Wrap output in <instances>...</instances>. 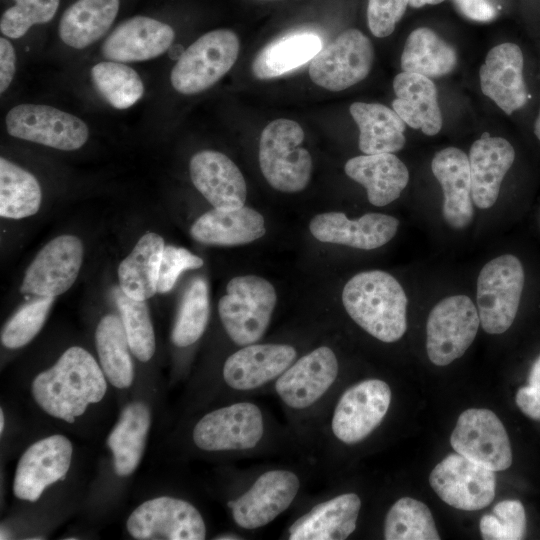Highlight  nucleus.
I'll list each match as a JSON object with an SVG mask.
<instances>
[{"label":"nucleus","instance_id":"nucleus-1","mask_svg":"<svg viewBox=\"0 0 540 540\" xmlns=\"http://www.w3.org/2000/svg\"><path fill=\"white\" fill-rule=\"evenodd\" d=\"M31 391L38 406L52 417L73 423L107 391L106 376L84 348H68L49 369L33 380Z\"/></svg>","mask_w":540,"mask_h":540},{"label":"nucleus","instance_id":"nucleus-2","mask_svg":"<svg viewBox=\"0 0 540 540\" xmlns=\"http://www.w3.org/2000/svg\"><path fill=\"white\" fill-rule=\"evenodd\" d=\"M341 297L351 319L379 341L393 343L405 334L408 299L391 274L360 272L348 280Z\"/></svg>","mask_w":540,"mask_h":540},{"label":"nucleus","instance_id":"nucleus-3","mask_svg":"<svg viewBox=\"0 0 540 540\" xmlns=\"http://www.w3.org/2000/svg\"><path fill=\"white\" fill-rule=\"evenodd\" d=\"M218 302L221 323L238 346L257 343L265 334L277 303L274 286L256 275L232 278Z\"/></svg>","mask_w":540,"mask_h":540},{"label":"nucleus","instance_id":"nucleus-4","mask_svg":"<svg viewBox=\"0 0 540 540\" xmlns=\"http://www.w3.org/2000/svg\"><path fill=\"white\" fill-rule=\"evenodd\" d=\"M304 131L293 120L279 118L268 123L259 140V164L269 185L281 192L296 193L306 188L312 172V158L300 147Z\"/></svg>","mask_w":540,"mask_h":540},{"label":"nucleus","instance_id":"nucleus-5","mask_svg":"<svg viewBox=\"0 0 540 540\" xmlns=\"http://www.w3.org/2000/svg\"><path fill=\"white\" fill-rule=\"evenodd\" d=\"M525 273L512 254L487 262L477 279L476 307L480 325L488 334H502L513 324L521 301Z\"/></svg>","mask_w":540,"mask_h":540},{"label":"nucleus","instance_id":"nucleus-6","mask_svg":"<svg viewBox=\"0 0 540 540\" xmlns=\"http://www.w3.org/2000/svg\"><path fill=\"white\" fill-rule=\"evenodd\" d=\"M238 36L229 29H216L193 42L173 66V88L184 95L207 90L235 64L239 54Z\"/></svg>","mask_w":540,"mask_h":540},{"label":"nucleus","instance_id":"nucleus-7","mask_svg":"<svg viewBox=\"0 0 540 540\" xmlns=\"http://www.w3.org/2000/svg\"><path fill=\"white\" fill-rule=\"evenodd\" d=\"M266 434L261 408L235 402L203 415L194 425L193 443L207 452H246L257 448Z\"/></svg>","mask_w":540,"mask_h":540},{"label":"nucleus","instance_id":"nucleus-8","mask_svg":"<svg viewBox=\"0 0 540 540\" xmlns=\"http://www.w3.org/2000/svg\"><path fill=\"white\" fill-rule=\"evenodd\" d=\"M480 325L474 302L466 295H451L431 309L426 324L429 360L446 366L460 358L474 341Z\"/></svg>","mask_w":540,"mask_h":540},{"label":"nucleus","instance_id":"nucleus-9","mask_svg":"<svg viewBox=\"0 0 540 540\" xmlns=\"http://www.w3.org/2000/svg\"><path fill=\"white\" fill-rule=\"evenodd\" d=\"M389 385L369 378L348 387L335 404L330 428L334 438L354 445L371 435L385 418L391 404Z\"/></svg>","mask_w":540,"mask_h":540},{"label":"nucleus","instance_id":"nucleus-10","mask_svg":"<svg viewBox=\"0 0 540 540\" xmlns=\"http://www.w3.org/2000/svg\"><path fill=\"white\" fill-rule=\"evenodd\" d=\"M374 48L361 31L350 28L321 48L310 61L309 76L314 84L329 91L345 90L371 71Z\"/></svg>","mask_w":540,"mask_h":540},{"label":"nucleus","instance_id":"nucleus-11","mask_svg":"<svg viewBox=\"0 0 540 540\" xmlns=\"http://www.w3.org/2000/svg\"><path fill=\"white\" fill-rule=\"evenodd\" d=\"M126 528L138 540H203L206 525L198 509L183 499L161 496L140 504Z\"/></svg>","mask_w":540,"mask_h":540},{"label":"nucleus","instance_id":"nucleus-12","mask_svg":"<svg viewBox=\"0 0 540 540\" xmlns=\"http://www.w3.org/2000/svg\"><path fill=\"white\" fill-rule=\"evenodd\" d=\"M9 135L63 151L82 147L89 136L87 125L77 116L55 107L20 104L5 118Z\"/></svg>","mask_w":540,"mask_h":540},{"label":"nucleus","instance_id":"nucleus-13","mask_svg":"<svg viewBox=\"0 0 540 540\" xmlns=\"http://www.w3.org/2000/svg\"><path fill=\"white\" fill-rule=\"evenodd\" d=\"M300 488L301 480L294 471L267 470L241 495L228 502L232 519L245 530L262 528L292 505Z\"/></svg>","mask_w":540,"mask_h":540},{"label":"nucleus","instance_id":"nucleus-14","mask_svg":"<svg viewBox=\"0 0 540 540\" xmlns=\"http://www.w3.org/2000/svg\"><path fill=\"white\" fill-rule=\"evenodd\" d=\"M338 373L335 352L323 345L296 359L274 381V389L286 408L306 411L325 398Z\"/></svg>","mask_w":540,"mask_h":540},{"label":"nucleus","instance_id":"nucleus-15","mask_svg":"<svg viewBox=\"0 0 540 540\" xmlns=\"http://www.w3.org/2000/svg\"><path fill=\"white\" fill-rule=\"evenodd\" d=\"M455 452L494 472L512 464V450L507 431L489 409L469 408L457 419L450 437Z\"/></svg>","mask_w":540,"mask_h":540},{"label":"nucleus","instance_id":"nucleus-16","mask_svg":"<svg viewBox=\"0 0 540 540\" xmlns=\"http://www.w3.org/2000/svg\"><path fill=\"white\" fill-rule=\"evenodd\" d=\"M429 483L442 501L463 511L485 508L496 492L494 471L457 452L449 454L433 468Z\"/></svg>","mask_w":540,"mask_h":540},{"label":"nucleus","instance_id":"nucleus-17","mask_svg":"<svg viewBox=\"0 0 540 540\" xmlns=\"http://www.w3.org/2000/svg\"><path fill=\"white\" fill-rule=\"evenodd\" d=\"M83 261V245L73 235L49 241L28 266L20 291L35 296L56 297L75 282Z\"/></svg>","mask_w":540,"mask_h":540},{"label":"nucleus","instance_id":"nucleus-18","mask_svg":"<svg viewBox=\"0 0 540 540\" xmlns=\"http://www.w3.org/2000/svg\"><path fill=\"white\" fill-rule=\"evenodd\" d=\"M73 447L63 435H51L29 446L20 457L13 492L21 500L36 502L43 491L68 472Z\"/></svg>","mask_w":540,"mask_h":540},{"label":"nucleus","instance_id":"nucleus-19","mask_svg":"<svg viewBox=\"0 0 540 540\" xmlns=\"http://www.w3.org/2000/svg\"><path fill=\"white\" fill-rule=\"evenodd\" d=\"M289 344L253 343L242 346L224 362L223 380L236 391H253L275 381L295 360Z\"/></svg>","mask_w":540,"mask_h":540},{"label":"nucleus","instance_id":"nucleus-20","mask_svg":"<svg viewBox=\"0 0 540 540\" xmlns=\"http://www.w3.org/2000/svg\"><path fill=\"white\" fill-rule=\"evenodd\" d=\"M398 227V219L383 213L348 219L342 212H327L314 216L309 223V230L318 241L363 250L385 245L396 235Z\"/></svg>","mask_w":540,"mask_h":540},{"label":"nucleus","instance_id":"nucleus-21","mask_svg":"<svg viewBox=\"0 0 540 540\" xmlns=\"http://www.w3.org/2000/svg\"><path fill=\"white\" fill-rule=\"evenodd\" d=\"M523 68L524 58L520 47L509 42L493 47L480 67L483 94L507 115L521 109L529 99Z\"/></svg>","mask_w":540,"mask_h":540},{"label":"nucleus","instance_id":"nucleus-22","mask_svg":"<svg viewBox=\"0 0 540 540\" xmlns=\"http://www.w3.org/2000/svg\"><path fill=\"white\" fill-rule=\"evenodd\" d=\"M189 172L194 186L213 208L233 210L244 206L247 195L245 179L225 154L202 150L192 156Z\"/></svg>","mask_w":540,"mask_h":540},{"label":"nucleus","instance_id":"nucleus-23","mask_svg":"<svg viewBox=\"0 0 540 540\" xmlns=\"http://www.w3.org/2000/svg\"><path fill=\"white\" fill-rule=\"evenodd\" d=\"M174 38L170 25L146 16H134L109 34L101 52L106 59L117 62L145 61L166 52Z\"/></svg>","mask_w":540,"mask_h":540},{"label":"nucleus","instance_id":"nucleus-24","mask_svg":"<svg viewBox=\"0 0 540 540\" xmlns=\"http://www.w3.org/2000/svg\"><path fill=\"white\" fill-rule=\"evenodd\" d=\"M361 499L356 493L336 495L317 503L287 529L290 540H344L356 529Z\"/></svg>","mask_w":540,"mask_h":540},{"label":"nucleus","instance_id":"nucleus-25","mask_svg":"<svg viewBox=\"0 0 540 540\" xmlns=\"http://www.w3.org/2000/svg\"><path fill=\"white\" fill-rule=\"evenodd\" d=\"M431 170L443 191L445 222L453 229L466 228L474 214L468 156L459 148H444L434 155Z\"/></svg>","mask_w":540,"mask_h":540},{"label":"nucleus","instance_id":"nucleus-26","mask_svg":"<svg viewBox=\"0 0 540 540\" xmlns=\"http://www.w3.org/2000/svg\"><path fill=\"white\" fill-rule=\"evenodd\" d=\"M468 159L473 203L489 209L497 201L502 181L513 165L515 150L506 139L485 133L472 144Z\"/></svg>","mask_w":540,"mask_h":540},{"label":"nucleus","instance_id":"nucleus-27","mask_svg":"<svg viewBox=\"0 0 540 540\" xmlns=\"http://www.w3.org/2000/svg\"><path fill=\"white\" fill-rule=\"evenodd\" d=\"M346 175L361 184L374 206H386L401 195L408 184L409 171L393 153L363 154L349 159Z\"/></svg>","mask_w":540,"mask_h":540},{"label":"nucleus","instance_id":"nucleus-28","mask_svg":"<svg viewBox=\"0 0 540 540\" xmlns=\"http://www.w3.org/2000/svg\"><path fill=\"white\" fill-rule=\"evenodd\" d=\"M393 110L409 127L434 136L442 128L435 84L426 76L402 71L393 80Z\"/></svg>","mask_w":540,"mask_h":540},{"label":"nucleus","instance_id":"nucleus-29","mask_svg":"<svg viewBox=\"0 0 540 540\" xmlns=\"http://www.w3.org/2000/svg\"><path fill=\"white\" fill-rule=\"evenodd\" d=\"M265 233L263 216L246 206L233 210L213 208L202 214L190 228L194 240L220 246L248 244Z\"/></svg>","mask_w":540,"mask_h":540},{"label":"nucleus","instance_id":"nucleus-30","mask_svg":"<svg viewBox=\"0 0 540 540\" xmlns=\"http://www.w3.org/2000/svg\"><path fill=\"white\" fill-rule=\"evenodd\" d=\"M349 111L359 129L358 146L363 154L394 153L404 147L406 124L393 108L354 102Z\"/></svg>","mask_w":540,"mask_h":540},{"label":"nucleus","instance_id":"nucleus-31","mask_svg":"<svg viewBox=\"0 0 540 540\" xmlns=\"http://www.w3.org/2000/svg\"><path fill=\"white\" fill-rule=\"evenodd\" d=\"M119 0H77L63 13L58 33L75 49H83L99 40L113 24Z\"/></svg>","mask_w":540,"mask_h":540},{"label":"nucleus","instance_id":"nucleus-32","mask_svg":"<svg viewBox=\"0 0 540 540\" xmlns=\"http://www.w3.org/2000/svg\"><path fill=\"white\" fill-rule=\"evenodd\" d=\"M150 411L142 402H132L121 412L107 444L113 453L114 470L120 477L131 475L138 467L150 428Z\"/></svg>","mask_w":540,"mask_h":540},{"label":"nucleus","instance_id":"nucleus-33","mask_svg":"<svg viewBox=\"0 0 540 540\" xmlns=\"http://www.w3.org/2000/svg\"><path fill=\"white\" fill-rule=\"evenodd\" d=\"M164 247V240L160 235L154 232L145 233L120 263L119 285L127 296L145 301L157 292Z\"/></svg>","mask_w":540,"mask_h":540},{"label":"nucleus","instance_id":"nucleus-34","mask_svg":"<svg viewBox=\"0 0 540 540\" xmlns=\"http://www.w3.org/2000/svg\"><path fill=\"white\" fill-rule=\"evenodd\" d=\"M322 47L320 37L314 33L283 36L259 51L252 62V72L261 80L279 77L311 61Z\"/></svg>","mask_w":540,"mask_h":540},{"label":"nucleus","instance_id":"nucleus-35","mask_svg":"<svg viewBox=\"0 0 540 540\" xmlns=\"http://www.w3.org/2000/svg\"><path fill=\"white\" fill-rule=\"evenodd\" d=\"M457 64L455 49L427 27L413 30L406 39L401 55L404 72L428 78L449 74Z\"/></svg>","mask_w":540,"mask_h":540},{"label":"nucleus","instance_id":"nucleus-36","mask_svg":"<svg viewBox=\"0 0 540 540\" xmlns=\"http://www.w3.org/2000/svg\"><path fill=\"white\" fill-rule=\"evenodd\" d=\"M95 343L108 381L119 389L128 388L134 379V366L121 317L114 314L104 316L96 328Z\"/></svg>","mask_w":540,"mask_h":540},{"label":"nucleus","instance_id":"nucleus-37","mask_svg":"<svg viewBox=\"0 0 540 540\" xmlns=\"http://www.w3.org/2000/svg\"><path fill=\"white\" fill-rule=\"evenodd\" d=\"M42 191L33 174L7 160L0 159V215L21 219L36 214Z\"/></svg>","mask_w":540,"mask_h":540},{"label":"nucleus","instance_id":"nucleus-38","mask_svg":"<svg viewBox=\"0 0 540 540\" xmlns=\"http://www.w3.org/2000/svg\"><path fill=\"white\" fill-rule=\"evenodd\" d=\"M386 540H439L434 518L423 502L411 498L398 499L388 510L383 527Z\"/></svg>","mask_w":540,"mask_h":540},{"label":"nucleus","instance_id":"nucleus-39","mask_svg":"<svg viewBox=\"0 0 540 540\" xmlns=\"http://www.w3.org/2000/svg\"><path fill=\"white\" fill-rule=\"evenodd\" d=\"M91 79L100 95L116 109L131 107L144 93L138 73L122 62L97 63L91 68Z\"/></svg>","mask_w":540,"mask_h":540},{"label":"nucleus","instance_id":"nucleus-40","mask_svg":"<svg viewBox=\"0 0 540 540\" xmlns=\"http://www.w3.org/2000/svg\"><path fill=\"white\" fill-rule=\"evenodd\" d=\"M210 315L209 293L206 282L197 278L186 290L171 332L177 347L194 344L205 332Z\"/></svg>","mask_w":540,"mask_h":540},{"label":"nucleus","instance_id":"nucleus-41","mask_svg":"<svg viewBox=\"0 0 540 540\" xmlns=\"http://www.w3.org/2000/svg\"><path fill=\"white\" fill-rule=\"evenodd\" d=\"M115 299L131 352L140 361L150 360L155 352V334L145 301L127 296L121 288L116 289Z\"/></svg>","mask_w":540,"mask_h":540},{"label":"nucleus","instance_id":"nucleus-42","mask_svg":"<svg viewBox=\"0 0 540 540\" xmlns=\"http://www.w3.org/2000/svg\"><path fill=\"white\" fill-rule=\"evenodd\" d=\"M54 298L38 296L24 304L4 325L1 333L2 344L9 349L28 344L43 327Z\"/></svg>","mask_w":540,"mask_h":540},{"label":"nucleus","instance_id":"nucleus-43","mask_svg":"<svg viewBox=\"0 0 540 540\" xmlns=\"http://www.w3.org/2000/svg\"><path fill=\"white\" fill-rule=\"evenodd\" d=\"M527 529V518L523 504L519 500L507 499L498 502L490 514H485L479 522V530L484 540H520Z\"/></svg>","mask_w":540,"mask_h":540},{"label":"nucleus","instance_id":"nucleus-44","mask_svg":"<svg viewBox=\"0 0 540 540\" xmlns=\"http://www.w3.org/2000/svg\"><path fill=\"white\" fill-rule=\"evenodd\" d=\"M14 2L15 5L2 14L0 30L4 36L17 39L33 25L52 20L60 0H14Z\"/></svg>","mask_w":540,"mask_h":540},{"label":"nucleus","instance_id":"nucleus-45","mask_svg":"<svg viewBox=\"0 0 540 540\" xmlns=\"http://www.w3.org/2000/svg\"><path fill=\"white\" fill-rule=\"evenodd\" d=\"M203 264L200 257L185 248L165 246L159 268L157 292H169L183 271L200 268Z\"/></svg>","mask_w":540,"mask_h":540},{"label":"nucleus","instance_id":"nucleus-46","mask_svg":"<svg viewBox=\"0 0 540 540\" xmlns=\"http://www.w3.org/2000/svg\"><path fill=\"white\" fill-rule=\"evenodd\" d=\"M408 5L409 0H369L367 22L371 33L378 38L391 35Z\"/></svg>","mask_w":540,"mask_h":540},{"label":"nucleus","instance_id":"nucleus-47","mask_svg":"<svg viewBox=\"0 0 540 540\" xmlns=\"http://www.w3.org/2000/svg\"><path fill=\"white\" fill-rule=\"evenodd\" d=\"M515 402L525 416L540 421V355L530 368L527 383L517 390Z\"/></svg>","mask_w":540,"mask_h":540},{"label":"nucleus","instance_id":"nucleus-48","mask_svg":"<svg viewBox=\"0 0 540 540\" xmlns=\"http://www.w3.org/2000/svg\"><path fill=\"white\" fill-rule=\"evenodd\" d=\"M457 10L466 18L489 22L496 18L498 8L493 0H453Z\"/></svg>","mask_w":540,"mask_h":540},{"label":"nucleus","instance_id":"nucleus-49","mask_svg":"<svg viewBox=\"0 0 540 540\" xmlns=\"http://www.w3.org/2000/svg\"><path fill=\"white\" fill-rule=\"evenodd\" d=\"M16 69V53L6 38H0V92L4 93L12 82Z\"/></svg>","mask_w":540,"mask_h":540},{"label":"nucleus","instance_id":"nucleus-50","mask_svg":"<svg viewBox=\"0 0 540 540\" xmlns=\"http://www.w3.org/2000/svg\"><path fill=\"white\" fill-rule=\"evenodd\" d=\"M444 0H409V5L413 8H420L425 5H436Z\"/></svg>","mask_w":540,"mask_h":540},{"label":"nucleus","instance_id":"nucleus-51","mask_svg":"<svg viewBox=\"0 0 540 540\" xmlns=\"http://www.w3.org/2000/svg\"><path fill=\"white\" fill-rule=\"evenodd\" d=\"M215 539H220V540H236V539H242V537H238L237 534L226 533V534H221V535H219L218 537H215Z\"/></svg>","mask_w":540,"mask_h":540},{"label":"nucleus","instance_id":"nucleus-52","mask_svg":"<svg viewBox=\"0 0 540 540\" xmlns=\"http://www.w3.org/2000/svg\"><path fill=\"white\" fill-rule=\"evenodd\" d=\"M534 133L540 141V111L534 123Z\"/></svg>","mask_w":540,"mask_h":540},{"label":"nucleus","instance_id":"nucleus-53","mask_svg":"<svg viewBox=\"0 0 540 540\" xmlns=\"http://www.w3.org/2000/svg\"><path fill=\"white\" fill-rule=\"evenodd\" d=\"M3 428H4V414H3V411L1 410L0 411V432L1 433L3 432Z\"/></svg>","mask_w":540,"mask_h":540}]
</instances>
